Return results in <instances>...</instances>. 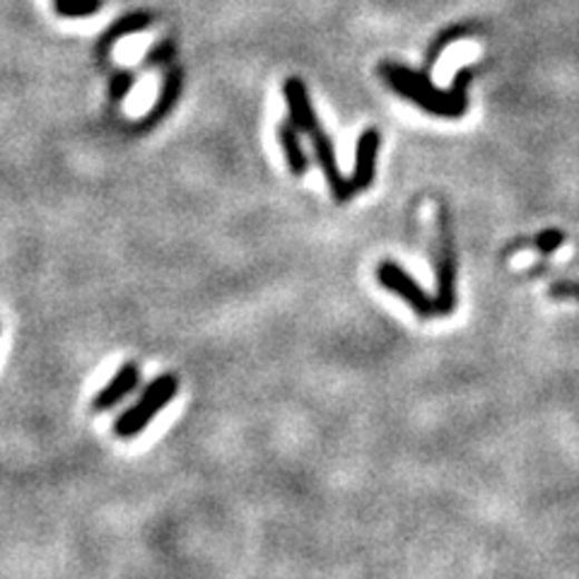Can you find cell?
<instances>
[{
    "label": "cell",
    "instance_id": "cell-12",
    "mask_svg": "<svg viewBox=\"0 0 579 579\" xmlns=\"http://www.w3.org/2000/svg\"><path fill=\"white\" fill-rule=\"evenodd\" d=\"M562 242H565L562 232H558V229H548V232H543V235L539 237V249H541L543 254H553Z\"/></svg>",
    "mask_w": 579,
    "mask_h": 579
},
{
    "label": "cell",
    "instance_id": "cell-4",
    "mask_svg": "<svg viewBox=\"0 0 579 579\" xmlns=\"http://www.w3.org/2000/svg\"><path fill=\"white\" fill-rule=\"evenodd\" d=\"M376 281H380L386 290H391L394 295H399L401 300L409 302L418 316L428 318L438 314V310H434V300L411 278L409 273H405L399 264H394V261H384V264H380V268H376Z\"/></svg>",
    "mask_w": 579,
    "mask_h": 579
},
{
    "label": "cell",
    "instance_id": "cell-5",
    "mask_svg": "<svg viewBox=\"0 0 579 579\" xmlns=\"http://www.w3.org/2000/svg\"><path fill=\"white\" fill-rule=\"evenodd\" d=\"M140 384V370L136 362H126V365L116 372L109 384L95 396V411H109L116 403L124 401L130 391H136Z\"/></svg>",
    "mask_w": 579,
    "mask_h": 579
},
{
    "label": "cell",
    "instance_id": "cell-1",
    "mask_svg": "<svg viewBox=\"0 0 579 579\" xmlns=\"http://www.w3.org/2000/svg\"><path fill=\"white\" fill-rule=\"evenodd\" d=\"M382 72H384L386 82L394 87L399 95L409 97L425 111H432L438 116H459L461 111H467V85L471 80V70L459 72L452 92L449 95L440 92L428 78L418 76V72H413L409 68L386 63V66H382Z\"/></svg>",
    "mask_w": 579,
    "mask_h": 579
},
{
    "label": "cell",
    "instance_id": "cell-11",
    "mask_svg": "<svg viewBox=\"0 0 579 579\" xmlns=\"http://www.w3.org/2000/svg\"><path fill=\"white\" fill-rule=\"evenodd\" d=\"M177 92H179V72H171V76L165 82L163 99H159V105L150 111V121L159 119V116H163L174 105V101H177Z\"/></svg>",
    "mask_w": 579,
    "mask_h": 579
},
{
    "label": "cell",
    "instance_id": "cell-13",
    "mask_svg": "<svg viewBox=\"0 0 579 579\" xmlns=\"http://www.w3.org/2000/svg\"><path fill=\"white\" fill-rule=\"evenodd\" d=\"M128 87H130V76H126V72H124V76H119V78L114 80V87H111L114 99H121Z\"/></svg>",
    "mask_w": 579,
    "mask_h": 579
},
{
    "label": "cell",
    "instance_id": "cell-8",
    "mask_svg": "<svg viewBox=\"0 0 579 579\" xmlns=\"http://www.w3.org/2000/svg\"><path fill=\"white\" fill-rule=\"evenodd\" d=\"M278 136H281V145H283V150H285V157H287V165H290V169H293L295 174H304L307 171V155L302 153V148H300V143H297V126L295 124H283L281 128H278Z\"/></svg>",
    "mask_w": 579,
    "mask_h": 579
},
{
    "label": "cell",
    "instance_id": "cell-6",
    "mask_svg": "<svg viewBox=\"0 0 579 579\" xmlns=\"http://www.w3.org/2000/svg\"><path fill=\"white\" fill-rule=\"evenodd\" d=\"M285 99H287V107H290V119H293V124L302 130V134H312V128L318 126V119L316 114L312 109V101L307 97V87H304L302 80L297 78H290L285 82Z\"/></svg>",
    "mask_w": 579,
    "mask_h": 579
},
{
    "label": "cell",
    "instance_id": "cell-7",
    "mask_svg": "<svg viewBox=\"0 0 579 579\" xmlns=\"http://www.w3.org/2000/svg\"><path fill=\"white\" fill-rule=\"evenodd\" d=\"M376 148H380V134L374 128H367L357 140V155H355V174H353V188H370L374 181V163H376Z\"/></svg>",
    "mask_w": 579,
    "mask_h": 579
},
{
    "label": "cell",
    "instance_id": "cell-9",
    "mask_svg": "<svg viewBox=\"0 0 579 579\" xmlns=\"http://www.w3.org/2000/svg\"><path fill=\"white\" fill-rule=\"evenodd\" d=\"M101 8V0H56V10L66 18H85Z\"/></svg>",
    "mask_w": 579,
    "mask_h": 579
},
{
    "label": "cell",
    "instance_id": "cell-14",
    "mask_svg": "<svg viewBox=\"0 0 579 579\" xmlns=\"http://www.w3.org/2000/svg\"><path fill=\"white\" fill-rule=\"evenodd\" d=\"M556 297H579V285H556L553 287Z\"/></svg>",
    "mask_w": 579,
    "mask_h": 579
},
{
    "label": "cell",
    "instance_id": "cell-10",
    "mask_svg": "<svg viewBox=\"0 0 579 579\" xmlns=\"http://www.w3.org/2000/svg\"><path fill=\"white\" fill-rule=\"evenodd\" d=\"M148 22H150L148 14H130V18H124L119 24L109 29V35L105 37V41H101V49H107L111 41H116V39H119V37L126 35V32H138V29L148 27Z\"/></svg>",
    "mask_w": 579,
    "mask_h": 579
},
{
    "label": "cell",
    "instance_id": "cell-2",
    "mask_svg": "<svg viewBox=\"0 0 579 579\" xmlns=\"http://www.w3.org/2000/svg\"><path fill=\"white\" fill-rule=\"evenodd\" d=\"M179 391V380L174 374H163L153 380L145 391L140 394V399L130 405V409L116 420L114 423V432L119 434V438L128 440V438H136L145 428L150 425V420L165 409V405L177 396Z\"/></svg>",
    "mask_w": 579,
    "mask_h": 579
},
{
    "label": "cell",
    "instance_id": "cell-3",
    "mask_svg": "<svg viewBox=\"0 0 579 579\" xmlns=\"http://www.w3.org/2000/svg\"><path fill=\"white\" fill-rule=\"evenodd\" d=\"M440 242H438V297H434V310L438 314H452L457 307V254L452 229H449V217L444 208L440 210Z\"/></svg>",
    "mask_w": 579,
    "mask_h": 579
}]
</instances>
